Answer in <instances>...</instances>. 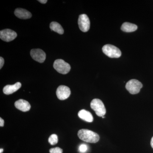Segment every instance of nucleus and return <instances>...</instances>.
I'll list each match as a JSON object with an SVG mask.
<instances>
[{
	"mask_svg": "<svg viewBox=\"0 0 153 153\" xmlns=\"http://www.w3.org/2000/svg\"><path fill=\"white\" fill-rule=\"evenodd\" d=\"M77 135L80 140L85 142L96 143L100 140L98 134L86 129L79 130Z\"/></svg>",
	"mask_w": 153,
	"mask_h": 153,
	"instance_id": "1",
	"label": "nucleus"
},
{
	"mask_svg": "<svg viewBox=\"0 0 153 153\" xmlns=\"http://www.w3.org/2000/svg\"><path fill=\"white\" fill-rule=\"evenodd\" d=\"M91 108L99 117L104 116L106 113V109L103 102L99 99H94L90 103Z\"/></svg>",
	"mask_w": 153,
	"mask_h": 153,
	"instance_id": "2",
	"label": "nucleus"
},
{
	"mask_svg": "<svg viewBox=\"0 0 153 153\" xmlns=\"http://www.w3.org/2000/svg\"><path fill=\"white\" fill-rule=\"evenodd\" d=\"M102 50L105 55L111 58H119L122 55L119 49L111 44L104 45L102 47Z\"/></svg>",
	"mask_w": 153,
	"mask_h": 153,
	"instance_id": "3",
	"label": "nucleus"
},
{
	"mask_svg": "<svg viewBox=\"0 0 153 153\" xmlns=\"http://www.w3.org/2000/svg\"><path fill=\"white\" fill-rule=\"evenodd\" d=\"M53 67L57 72L63 74H67L71 69L70 65L62 59L55 60Z\"/></svg>",
	"mask_w": 153,
	"mask_h": 153,
	"instance_id": "4",
	"label": "nucleus"
},
{
	"mask_svg": "<svg viewBox=\"0 0 153 153\" xmlns=\"http://www.w3.org/2000/svg\"><path fill=\"white\" fill-rule=\"evenodd\" d=\"M143 84L139 80L132 79L129 80L126 85V88L130 93L132 94H137L140 92Z\"/></svg>",
	"mask_w": 153,
	"mask_h": 153,
	"instance_id": "5",
	"label": "nucleus"
},
{
	"mask_svg": "<svg viewBox=\"0 0 153 153\" xmlns=\"http://www.w3.org/2000/svg\"><path fill=\"white\" fill-rule=\"evenodd\" d=\"M78 24L79 29L84 33L88 32L90 29V20L85 14H82L79 16Z\"/></svg>",
	"mask_w": 153,
	"mask_h": 153,
	"instance_id": "6",
	"label": "nucleus"
},
{
	"mask_svg": "<svg viewBox=\"0 0 153 153\" xmlns=\"http://www.w3.org/2000/svg\"><path fill=\"white\" fill-rule=\"evenodd\" d=\"M17 36L16 33L10 29H5L0 32V38L6 42H10L14 40Z\"/></svg>",
	"mask_w": 153,
	"mask_h": 153,
	"instance_id": "7",
	"label": "nucleus"
},
{
	"mask_svg": "<svg viewBox=\"0 0 153 153\" xmlns=\"http://www.w3.org/2000/svg\"><path fill=\"white\" fill-rule=\"evenodd\" d=\"M71 91L68 86L61 85L57 88L56 95L57 98L61 100H65L70 96Z\"/></svg>",
	"mask_w": 153,
	"mask_h": 153,
	"instance_id": "8",
	"label": "nucleus"
},
{
	"mask_svg": "<svg viewBox=\"0 0 153 153\" xmlns=\"http://www.w3.org/2000/svg\"><path fill=\"white\" fill-rule=\"evenodd\" d=\"M30 55L33 60L40 63H43L46 58V54L42 49H33L30 52Z\"/></svg>",
	"mask_w": 153,
	"mask_h": 153,
	"instance_id": "9",
	"label": "nucleus"
},
{
	"mask_svg": "<svg viewBox=\"0 0 153 153\" xmlns=\"http://www.w3.org/2000/svg\"><path fill=\"white\" fill-rule=\"evenodd\" d=\"M15 106L21 111L26 112L29 111L31 108V105L27 100L20 99L15 102Z\"/></svg>",
	"mask_w": 153,
	"mask_h": 153,
	"instance_id": "10",
	"label": "nucleus"
},
{
	"mask_svg": "<svg viewBox=\"0 0 153 153\" xmlns=\"http://www.w3.org/2000/svg\"><path fill=\"white\" fill-rule=\"evenodd\" d=\"M21 86L22 84L20 82H17L14 85H7L3 88V92L7 95L12 94L20 89Z\"/></svg>",
	"mask_w": 153,
	"mask_h": 153,
	"instance_id": "11",
	"label": "nucleus"
},
{
	"mask_svg": "<svg viewBox=\"0 0 153 153\" xmlns=\"http://www.w3.org/2000/svg\"><path fill=\"white\" fill-rule=\"evenodd\" d=\"M14 13L16 16L20 19H29L32 16V14L29 11L24 9L17 8L15 10Z\"/></svg>",
	"mask_w": 153,
	"mask_h": 153,
	"instance_id": "12",
	"label": "nucleus"
},
{
	"mask_svg": "<svg viewBox=\"0 0 153 153\" xmlns=\"http://www.w3.org/2000/svg\"><path fill=\"white\" fill-rule=\"evenodd\" d=\"M78 116L82 120L87 122H92L94 120L93 117L91 114L85 109L79 111L78 113Z\"/></svg>",
	"mask_w": 153,
	"mask_h": 153,
	"instance_id": "13",
	"label": "nucleus"
},
{
	"mask_svg": "<svg viewBox=\"0 0 153 153\" xmlns=\"http://www.w3.org/2000/svg\"><path fill=\"white\" fill-rule=\"evenodd\" d=\"M123 31L126 33H131L134 32L137 29V26L134 24L128 23V22H125L121 27Z\"/></svg>",
	"mask_w": 153,
	"mask_h": 153,
	"instance_id": "14",
	"label": "nucleus"
},
{
	"mask_svg": "<svg viewBox=\"0 0 153 153\" xmlns=\"http://www.w3.org/2000/svg\"><path fill=\"white\" fill-rule=\"evenodd\" d=\"M50 28L51 30L60 35H62L64 33V30L62 26L57 22H51L50 25Z\"/></svg>",
	"mask_w": 153,
	"mask_h": 153,
	"instance_id": "15",
	"label": "nucleus"
},
{
	"mask_svg": "<svg viewBox=\"0 0 153 153\" xmlns=\"http://www.w3.org/2000/svg\"><path fill=\"white\" fill-rule=\"evenodd\" d=\"M49 143L51 145H55L57 143L58 141V137L55 134H52L49 138Z\"/></svg>",
	"mask_w": 153,
	"mask_h": 153,
	"instance_id": "16",
	"label": "nucleus"
},
{
	"mask_svg": "<svg viewBox=\"0 0 153 153\" xmlns=\"http://www.w3.org/2000/svg\"><path fill=\"white\" fill-rule=\"evenodd\" d=\"M63 152V150L59 147L52 148L49 150L50 153H62Z\"/></svg>",
	"mask_w": 153,
	"mask_h": 153,
	"instance_id": "17",
	"label": "nucleus"
},
{
	"mask_svg": "<svg viewBox=\"0 0 153 153\" xmlns=\"http://www.w3.org/2000/svg\"><path fill=\"white\" fill-rule=\"evenodd\" d=\"M88 150V147L85 144H82L79 146V150L81 153H85Z\"/></svg>",
	"mask_w": 153,
	"mask_h": 153,
	"instance_id": "18",
	"label": "nucleus"
},
{
	"mask_svg": "<svg viewBox=\"0 0 153 153\" xmlns=\"http://www.w3.org/2000/svg\"><path fill=\"white\" fill-rule=\"evenodd\" d=\"M4 60L2 57H0V68H2L4 66Z\"/></svg>",
	"mask_w": 153,
	"mask_h": 153,
	"instance_id": "19",
	"label": "nucleus"
},
{
	"mask_svg": "<svg viewBox=\"0 0 153 153\" xmlns=\"http://www.w3.org/2000/svg\"><path fill=\"white\" fill-rule=\"evenodd\" d=\"M4 120L2 119V118H0V126L1 127L4 126Z\"/></svg>",
	"mask_w": 153,
	"mask_h": 153,
	"instance_id": "20",
	"label": "nucleus"
},
{
	"mask_svg": "<svg viewBox=\"0 0 153 153\" xmlns=\"http://www.w3.org/2000/svg\"><path fill=\"white\" fill-rule=\"evenodd\" d=\"M39 2L42 3V4H46L47 2V0H40V1H38Z\"/></svg>",
	"mask_w": 153,
	"mask_h": 153,
	"instance_id": "21",
	"label": "nucleus"
},
{
	"mask_svg": "<svg viewBox=\"0 0 153 153\" xmlns=\"http://www.w3.org/2000/svg\"><path fill=\"white\" fill-rule=\"evenodd\" d=\"M151 145L152 146V148L153 149V137H152V139H151Z\"/></svg>",
	"mask_w": 153,
	"mask_h": 153,
	"instance_id": "22",
	"label": "nucleus"
},
{
	"mask_svg": "<svg viewBox=\"0 0 153 153\" xmlns=\"http://www.w3.org/2000/svg\"><path fill=\"white\" fill-rule=\"evenodd\" d=\"M3 151H4V149H0V153H2Z\"/></svg>",
	"mask_w": 153,
	"mask_h": 153,
	"instance_id": "23",
	"label": "nucleus"
}]
</instances>
